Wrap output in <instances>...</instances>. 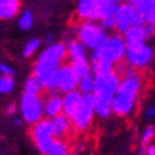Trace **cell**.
Segmentation results:
<instances>
[{
	"label": "cell",
	"mask_w": 155,
	"mask_h": 155,
	"mask_svg": "<svg viewBox=\"0 0 155 155\" xmlns=\"http://www.w3.org/2000/svg\"><path fill=\"white\" fill-rule=\"evenodd\" d=\"M18 111L21 113L22 121L33 126L43 118L45 102L42 101L40 96L22 94L20 104H18Z\"/></svg>",
	"instance_id": "cell-5"
},
{
	"label": "cell",
	"mask_w": 155,
	"mask_h": 155,
	"mask_svg": "<svg viewBox=\"0 0 155 155\" xmlns=\"http://www.w3.org/2000/svg\"><path fill=\"white\" fill-rule=\"evenodd\" d=\"M94 116H95V101H94V96L92 95H83L81 102L79 107L76 108L74 114L71 116V123L73 127L79 130V132H86L92 121H94Z\"/></svg>",
	"instance_id": "cell-6"
},
{
	"label": "cell",
	"mask_w": 155,
	"mask_h": 155,
	"mask_svg": "<svg viewBox=\"0 0 155 155\" xmlns=\"http://www.w3.org/2000/svg\"><path fill=\"white\" fill-rule=\"evenodd\" d=\"M61 67H54L49 64H43L40 62H36L33 65V74L32 76L41 85L42 90H48L49 92H55L54 81L57 70Z\"/></svg>",
	"instance_id": "cell-10"
},
{
	"label": "cell",
	"mask_w": 155,
	"mask_h": 155,
	"mask_svg": "<svg viewBox=\"0 0 155 155\" xmlns=\"http://www.w3.org/2000/svg\"><path fill=\"white\" fill-rule=\"evenodd\" d=\"M20 0H0V20H9L20 10Z\"/></svg>",
	"instance_id": "cell-19"
},
{
	"label": "cell",
	"mask_w": 155,
	"mask_h": 155,
	"mask_svg": "<svg viewBox=\"0 0 155 155\" xmlns=\"http://www.w3.org/2000/svg\"><path fill=\"white\" fill-rule=\"evenodd\" d=\"M78 41H80L86 49H96L100 47L108 37L107 32L94 21H84L76 31Z\"/></svg>",
	"instance_id": "cell-3"
},
{
	"label": "cell",
	"mask_w": 155,
	"mask_h": 155,
	"mask_svg": "<svg viewBox=\"0 0 155 155\" xmlns=\"http://www.w3.org/2000/svg\"><path fill=\"white\" fill-rule=\"evenodd\" d=\"M102 0H79L76 14L84 21H95V16Z\"/></svg>",
	"instance_id": "cell-13"
},
{
	"label": "cell",
	"mask_w": 155,
	"mask_h": 155,
	"mask_svg": "<svg viewBox=\"0 0 155 155\" xmlns=\"http://www.w3.org/2000/svg\"><path fill=\"white\" fill-rule=\"evenodd\" d=\"M155 138V124H150L142 130L140 134V148H147Z\"/></svg>",
	"instance_id": "cell-26"
},
{
	"label": "cell",
	"mask_w": 155,
	"mask_h": 155,
	"mask_svg": "<svg viewBox=\"0 0 155 155\" xmlns=\"http://www.w3.org/2000/svg\"><path fill=\"white\" fill-rule=\"evenodd\" d=\"M134 14L135 8L129 3H122L116 12V28L124 35L132 26H134Z\"/></svg>",
	"instance_id": "cell-12"
},
{
	"label": "cell",
	"mask_w": 155,
	"mask_h": 155,
	"mask_svg": "<svg viewBox=\"0 0 155 155\" xmlns=\"http://www.w3.org/2000/svg\"><path fill=\"white\" fill-rule=\"evenodd\" d=\"M33 25V15L30 10H26L22 12V15L20 16V18H18V28H20L21 31H27L32 27Z\"/></svg>",
	"instance_id": "cell-27"
},
{
	"label": "cell",
	"mask_w": 155,
	"mask_h": 155,
	"mask_svg": "<svg viewBox=\"0 0 155 155\" xmlns=\"http://www.w3.org/2000/svg\"><path fill=\"white\" fill-rule=\"evenodd\" d=\"M30 134L35 143V147L42 155L47 154V150L49 149L52 142L57 138L53 122L48 118H42L40 122L33 124L31 127Z\"/></svg>",
	"instance_id": "cell-4"
},
{
	"label": "cell",
	"mask_w": 155,
	"mask_h": 155,
	"mask_svg": "<svg viewBox=\"0 0 155 155\" xmlns=\"http://www.w3.org/2000/svg\"><path fill=\"white\" fill-rule=\"evenodd\" d=\"M135 104H137V101L123 97V96H120V95H116L111 104L112 113L121 116V117H124V116H128L134 111Z\"/></svg>",
	"instance_id": "cell-15"
},
{
	"label": "cell",
	"mask_w": 155,
	"mask_h": 155,
	"mask_svg": "<svg viewBox=\"0 0 155 155\" xmlns=\"http://www.w3.org/2000/svg\"><path fill=\"white\" fill-rule=\"evenodd\" d=\"M63 113V96L52 94L45 101V116L46 118L52 120Z\"/></svg>",
	"instance_id": "cell-17"
},
{
	"label": "cell",
	"mask_w": 155,
	"mask_h": 155,
	"mask_svg": "<svg viewBox=\"0 0 155 155\" xmlns=\"http://www.w3.org/2000/svg\"><path fill=\"white\" fill-rule=\"evenodd\" d=\"M100 26L105 30V31H111L116 28V17H108L105 20L100 21Z\"/></svg>",
	"instance_id": "cell-30"
},
{
	"label": "cell",
	"mask_w": 155,
	"mask_h": 155,
	"mask_svg": "<svg viewBox=\"0 0 155 155\" xmlns=\"http://www.w3.org/2000/svg\"><path fill=\"white\" fill-rule=\"evenodd\" d=\"M123 40L127 45V48L145 43L144 41H147V40H145V36H144L143 26H132L123 35Z\"/></svg>",
	"instance_id": "cell-18"
},
{
	"label": "cell",
	"mask_w": 155,
	"mask_h": 155,
	"mask_svg": "<svg viewBox=\"0 0 155 155\" xmlns=\"http://www.w3.org/2000/svg\"><path fill=\"white\" fill-rule=\"evenodd\" d=\"M78 89L83 95H92L95 90V78L94 75H87L84 78H80Z\"/></svg>",
	"instance_id": "cell-24"
},
{
	"label": "cell",
	"mask_w": 155,
	"mask_h": 155,
	"mask_svg": "<svg viewBox=\"0 0 155 155\" xmlns=\"http://www.w3.org/2000/svg\"><path fill=\"white\" fill-rule=\"evenodd\" d=\"M153 144H154V145H155V138H154V143H153Z\"/></svg>",
	"instance_id": "cell-39"
},
{
	"label": "cell",
	"mask_w": 155,
	"mask_h": 155,
	"mask_svg": "<svg viewBox=\"0 0 155 155\" xmlns=\"http://www.w3.org/2000/svg\"><path fill=\"white\" fill-rule=\"evenodd\" d=\"M154 57H155L154 48L147 43H143L139 46L127 48L124 59L126 63L134 69H144L153 62Z\"/></svg>",
	"instance_id": "cell-8"
},
{
	"label": "cell",
	"mask_w": 155,
	"mask_h": 155,
	"mask_svg": "<svg viewBox=\"0 0 155 155\" xmlns=\"http://www.w3.org/2000/svg\"><path fill=\"white\" fill-rule=\"evenodd\" d=\"M106 2L112 3V4H117V5H120V4L122 3V0H106Z\"/></svg>",
	"instance_id": "cell-38"
},
{
	"label": "cell",
	"mask_w": 155,
	"mask_h": 155,
	"mask_svg": "<svg viewBox=\"0 0 155 155\" xmlns=\"http://www.w3.org/2000/svg\"><path fill=\"white\" fill-rule=\"evenodd\" d=\"M22 122H24V121H22L21 117H15V118H14V124H15V126H21Z\"/></svg>",
	"instance_id": "cell-37"
},
{
	"label": "cell",
	"mask_w": 155,
	"mask_h": 155,
	"mask_svg": "<svg viewBox=\"0 0 155 155\" xmlns=\"http://www.w3.org/2000/svg\"><path fill=\"white\" fill-rule=\"evenodd\" d=\"M41 46V40H38V38H31V40L25 45L24 47V51H22V55L25 58H30L32 57Z\"/></svg>",
	"instance_id": "cell-29"
},
{
	"label": "cell",
	"mask_w": 155,
	"mask_h": 155,
	"mask_svg": "<svg viewBox=\"0 0 155 155\" xmlns=\"http://www.w3.org/2000/svg\"><path fill=\"white\" fill-rule=\"evenodd\" d=\"M83 99V94L79 90H74L70 92L64 94L63 96V114H65L68 118H71V116L79 107Z\"/></svg>",
	"instance_id": "cell-16"
},
{
	"label": "cell",
	"mask_w": 155,
	"mask_h": 155,
	"mask_svg": "<svg viewBox=\"0 0 155 155\" xmlns=\"http://www.w3.org/2000/svg\"><path fill=\"white\" fill-rule=\"evenodd\" d=\"M41 91H42V87H41V85L38 84V81L35 79V78L33 76L27 78V80L25 81V85H24V94L33 95V96H40Z\"/></svg>",
	"instance_id": "cell-25"
},
{
	"label": "cell",
	"mask_w": 155,
	"mask_h": 155,
	"mask_svg": "<svg viewBox=\"0 0 155 155\" xmlns=\"http://www.w3.org/2000/svg\"><path fill=\"white\" fill-rule=\"evenodd\" d=\"M16 112H17V106L15 105V104H9L8 106H6V114L8 116H15L16 114Z\"/></svg>",
	"instance_id": "cell-34"
},
{
	"label": "cell",
	"mask_w": 155,
	"mask_h": 155,
	"mask_svg": "<svg viewBox=\"0 0 155 155\" xmlns=\"http://www.w3.org/2000/svg\"><path fill=\"white\" fill-rule=\"evenodd\" d=\"M79 80H80V78L74 70V68L71 67V64L62 65L57 70V74H55V81H54L55 92L61 91V92L67 94V92L76 90L78 85H79Z\"/></svg>",
	"instance_id": "cell-9"
},
{
	"label": "cell",
	"mask_w": 155,
	"mask_h": 155,
	"mask_svg": "<svg viewBox=\"0 0 155 155\" xmlns=\"http://www.w3.org/2000/svg\"><path fill=\"white\" fill-rule=\"evenodd\" d=\"M145 18V22L155 26V0H126Z\"/></svg>",
	"instance_id": "cell-14"
},
{
	"label": "cell",
	"mask_w": 155,
	"mask_h": 155,
	"mask_svg": "<svg viewBox=\"0 0 155 155\" xmlns=\"http://www.w3.org/2000/svg\"><path fill=\"white\" fill-rule=\"evenodd\" d=\"M67 54L69 55V58L71 59V62L78 61V59H84V58H87V52L85 46L78 41L76 38L75 40H71L67 43Z\"/></svg>",
	"instance_id": "cell-21"
},
{
	"label": "cell",
	"mask_w": 155,
	"mask_h": 155,
	"mask_svg": "<svg viewBox=\"0 0 155 155\" xmlns=\"http://www.w3.org/2000/svg\"><path fill=\"white\" fill-rule=\"evenodd\" d=\"M65 57H67V46L64 43H54L49 47H46V49L38 57L37 62L54 67H62V63Z\"/></svg>",
	"instance_id": "cell-11"
},
{
	"label": "cell",
	"mask_w": 155,
	"mask_h": 155,
	"mask_svg": "<svg viewBox=\"0 0 155 155\" xmlns=\"http://www.w3.org/2000/svg\"><path fill=\"white\" fill-rule=\"evenodd\" d=\"M144 155H155V145L150 144L144 149Z\"/></svg>",
	"instance_id": "cell-36"
},
{
	"label": "cell",
	"mask_w": 155,
	"mask_h": 155,
	"mask_svg": "<svg viewBox=\"0 0 155 155\" xmlns=\"http://www.w3.org/2000/svg\"><path fill=\"white\" fill-rule=\"evenodd\" d=\"M142 89H143V78L140 73L137 69L128 67L127 71L121 78L118 90L116 95L137 101Z\"/></svg>",
	"instance_id": "cell-7"
},
{
	"label": "cell",
	"mask_w": 155,
	"mask_h": 155,
	"mask_svg": "<svg viewBox=\"0 0 155 155\" xmlns=\"http://www.w3.org/2000/svg\"><path fill=\"white\" fill-rule=\"evenodd\" d=\"M143 31H144V36L145 40H151L153 37H155V26L150 25V24H145L143 25Z\"/></svg>",
	"instance_id": "cell-32"
},
{
	"label": "cell",
	"mask_w": 155,
	"mask_h": 155,
	"mask_svg": "<svg viewBox=\"0 0 155 155\" xmlns=\"http://www.w3.org/2000/svg\"><path fill=\"white\" fill-rule=\"evenodd\" d=\"M14 74H15V70H14V69H12L10 65L4 64V63L0 64V75H5V76H14Z\"/></svg>",
	"instance_id": "cell-33"
},
{
	"label": "cell",
	"mask_w": 155,
	"mask_h": 155,
	"mask_svg": "<svg viewBox=\"0 0 155 155\" xmlns=\"http://www.w3.org/2000/svg\"><path fill=\"white\" fill-rule=\"evenodd\" d=\"M71 67L74 68L76 74L79 75V78H84V76L91 75V65H90V61H87V58L71 62Z\"/></svg>",
	"instance_id": "cell-23"
},
{
	"label": "cell",
	"mask_w": 155,
	"mask_h": 155,
	"mask_svg": "<svg viewBox=\"0 0 155 155\" xmlns=\"http://www.w3.org/2000/svg\"><path fill=\"white\" fill-rule=\"evenodd\" d=\"M43 43H45L46 47H49V46L54 45V35H52V33L47 35L46 38H45V41H43Z\"/></svg>",
	"instance_id": "cell-35"
},
{
	"label": "cell",
	"mask_w": 155,
	"mask_h": 155,
	"mask_svg": "<svg viewBox=\"0 0 155 155\" xmlns=\"http://www.w3.org/2000/svg\"><path fill=\"white\" fill-rule=\"evenodd\" d=\"M127 53V45L121 35H111L106 41L96 49L91 51L90 62L92 61H107L117 64L122 62Z\"/></svg>",
	"instance_id": "cell-2"
},
{
	"label": "cell",
	"mask_w": 155,
	"mask_h": 155,
	"mask_svg": "<svg viewBox=\"0 0 155 155\" xmlns=\"http://www.w3.org/2000/svg\"><path fill=\"white\" fill-rule=\"evenodd\" d=\"M52 122H53V126H54V129H55L57 138H63L64 135H67L74 128L70 118H68L67 116L63 114V113L57 116V117H54V118H52Z\"/></svg>",
	"instance_id": "cell-20"
},
{
	"label": "cell",
	"mask_w": 155,
	"mask_h": 155,
	"mask_svg": "<svg viewBox=\"0 0 155 155\" xmlns=\"http://www.w3.org/2000/svg\"><path fill=\"white\" fill-rule=\"evenodd\" d=\"M46 155H70V148L63 138H55Z\"/></svg>",
	"instance_id": "cell-22"
},
{
	"label": "cell",
	"mask_w": 155,
	"mask_h": 155,
	"mask_svg": "<svg viewBox=\"0 0 155 155\" xmlns=\"http://www.w3.org/2000/svg\"><path fill=\"white\" fill-rule=\"evenodd\" d=\"M95 78V90H94V101H95V113L100 118H107L112 113L111 104L118 90L121 78L112 71H105L94 75Z\"/></svg>",
	"instance_id": "cell-1"
},
{
	"label": "cell",
	"mask_w": 155,
	"mask_h": 155,
	"mask_svg": "<svg viewBox=\"0 0 155 155\" xmlns=\"http://www.w3.org/2000/svg\"><path fill=\"white\" fill-rule=\"evenodd\" d=\"M15 81L12 76H5L0 75V94L2 95H8L14 90Z\"/></svg>",
	"instance_id": "cell-28"
},
{
	"label": "cell",
	"mask_w": 155,
	"mask_h": 155,
	"mask_svg": "<svg viewBox=\"0 0 155 155\" xmlns=\"http://www.w3.org/2000/svg\"><path fill=\"white\" fill-rule=\"evenodd\" d=\"M143 117L145 120H154L155 118V104H150L144 108Z\"/></svg>",
	"instance_id": "cell-31"
}]
</instances>
